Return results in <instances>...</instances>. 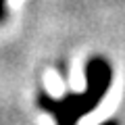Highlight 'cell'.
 <instances>
[{
  "label": "cell",
  "mask_w": 125,
  "mask_h": 125,
  "mask_svg": "<svg viewBox=\"0 0 125 125\" xmlns=\"http://www.w3.org/2000/svg\"><path fill=\"white\" fill-rule=\"evenodd\" d=\"M113 83V67L102 56H92L85 65V90L81 94H65L52 98L50 94H38V106L48 111L56 125H77L79 119L100 104Z\"/></svg>",
  "instance_id": "cell-1"
},
{
  "label": "cell",
  "mask_w": 125,
  "mask_h": 125,
  "mask_svg": "<svg viewBox=\"0 0 125 125\" xmlns=\"http://www.w3.org/2000/svg\"><path fill=\"white\" fill-rule=\"evenodd\" d=\"M4 17H6V9H4V0H0V23L4 21Z\"/></svg>",
  "instance_id": "cell-2"
},
{
  "label": "cell",
  "mask_w": 125,
  "mask_h": 125,
  "mask_svg": "<svg viewBox=\"0 0 125 125\" xmlns=\"http://www.w3.org/2000/svg\"><path fill=\"white\" fill-rule=\"evenodd\" d=\"M100 125H119V121L117 119H108V121H104V123H100Z\"/></svg>",
  "instance_id": "cell-3"
}]
</instances>
